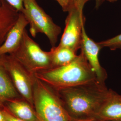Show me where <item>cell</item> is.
<instances>
[{
    "label": "cell",
    "instance_id": "cell-1",
    "mask_svg": "<svg viewBox=\"0 0 121 121\" xmlns=\"http://www.w3.org/2000/svg\"><path fill=\"white\" fill-rule=\"evenodd\" d=\"M108 90L105 84L95 81L56 91L69 116L79 120L95 118Z\"/></svg>",
    "mask_w": 121,
    "mask_h": 121
},
{
    "label": "cell",
    "instance_id": "cell-2",
    "mask_svg": "<svg viewBox=\"0 0 121 121\" xmlns=\"http://www.w3.org/2000/svg\"><path fill=\"white\" fill-rule=\"evenodd\" d=\"M34 75L55 90L98 81L94 70L81 52L67 65L40 71Z\"/></svg>",
    "mask_w": 121,
    "mask_h": 121
},
{
    "label": "cell",
    "instance_id": "cell-3",
    "mask_svg": "<svg viewBox=\"0 0 121 121\" xmlns=\"http://www.w3.org/2000/svg\"><path fill=\"white\" fill-rule=\"evenodd\" d=\"M33 92L35 111L40 121H73L56 90L35 76Z\"/></svg>",
    "mask_w": 121,
    "mask_h": 121
},
{
    "label": "cell",
    "instance_id": "cell-4",
    "mask_svg": "<svg viewBox=\"0 0 121 121\" xmlns=\"http://www.w3.org/2000/svg\"><path fill=\"white\" fill-rule=\"evenodd\" d=\"M9 55L32 74L52 68L50 51L43 50L39 44L29 36L26 30L19 47Z\"/></svg>",
    "mask_w": 121,
    "mask_h": 121
},
{
    "label": "cell",
    "instance_id": "cell-5",
    "mask_svg": "<svg viewBox=\"0 0 121 121\" xmlns=\"http://www.w3.org/2000/svg\"><path fill=\"white\" fill-rule=\"evenodd\" d=\"M22 13L30 25V32L35 37L39 33L45 35L52 47L55 46L61 29L39 6L36 0H24Z\"/></svg>",
    "mask_w": 121,
    "mask_h": 121
},
{
    "label": "cell",
    "instance_id": "cell-6",
    "mask_svg": "<svg viewBox=\"0 0 121 121\" xmlns=\"http://www.w3.org/2000/svg\"><path fill=\"white\" fill-rule=\"evenodd\" d=\"M83 0L75 1L65 21V27L58 45L69 48L77 52L80 49L83 28L85 21L83 9L86 3Z\"/></svg>",
    "mask_w": 121,
    "mask_h": 121
},
{
    "label": "cell",
    "instance_id": "cell-7",
    "mask_svg": "<svg viewBox=\"0 0 121 121\" xmlns=\"http://www.w3.org/2000/svg\"><path fill=\"white\" fill-rule=\"evenodd\" d=\"M0 61L11 78L17 91L30 104H33V84L35 76L9 54L0 56Z\"/></svg>",
    "mask_w": 121,
    "mask_h": 121
},
{
    "label": "cell",
    "instance_id": "cell-8",
    "mask_svg": "<svg viewBox=\"0 0 121 121\" xmlns=\"http://www.w3.org/2000/svg\"><path fill=\"white\" fill-rule=\"evenodd\" d=\"M102 49L98 42L90 38L87 35L84 26L83 28L81 52L83 54L91 67L95 73L98 82L105 84L108 75L105 69L99 63V54Z\"/></svg>",
    "mask_w": 121,
    "mask_h": 121
},
{
    "label": "cell",
    "instance_id": "cell-9",
    "mask_svg": "<svg viewBox=\"0 0 121 121\" xmlns=\"http://www.w3.org/2000/svg\"><path fill=\"white\" fill-rule=\"evenodd\" d=\"M28 24L23 14L20 12L17 22L9 31L4 42L0 46V56L11 54L17 49L21 43L26 26Z\"/></svg>",
    "mask_w": 121,
    "mask_h": 121
},
{
    "label": "cell",
    "instance_id": "cell-10",
    "mask_svg": "<svg viewBox=\"0 0 121 121\" xmlns=\"http://www.w3.org/2000/svg\"><path fill=\"white\" fill-rule=\"evenodd\" d=\"M95 118L99 121H121V95L109 89Z\"/></svg>",
    "mask_w": 121,
    "mask_h": 121
},
{
    "label": "cell",
    "instance_id": "cell-11",
    "mask_svg": "<svg viewBox=\"0 0 121 121\" xmlns=\"http://www.w3.org/2000/svg\"><path fill=\"white\" fill-rule=\"evenodd\" d=\"M19 13L6 0H0V46L4 42L9 31L17 22Z\"/></svg>",
    "mask_w": 121,
    "mask_h": 121
},
{
    "label": "cell",
    "instance_id": "cell-12",
    "mask_svg": "<svg viewBox=\"0 0 121 121\" xmlns=\"http://www.w3.org/2000/svg\"><path fill=\"white\" fill-rule=\"evenodd\" d=\"M50 52L52 68L67 65L78 56L76 52L73 50L59 45L52 47Z\"/></svg>",
    "mask_w": 121,
    "mask_h": 121
},
{
    "label": "cell",
    "instance_id": "cell-13",
    "mask_svg": "<svg viewBox=\"0 0 121 121\" xmlns=\"http://www.w3.org/2000/svg\"><path fill=\"white\" fill-rule=\"evenodd\" d=\"M8 107L16 117L25 121H41L35 111L29 104L23 101L13 100L9 102Z\"/></svg>",
    "mask_w": 121,
    "mask_h": 121
},
{
    "label": "cell",
    "instance_id": "cell-14",
    "mask_svg": "<svg viewBox=\"0 0 121 121\" xmlns=\"http://www.w3.org/2000/svg\"><path fill=\"white\" fill-rule=\"evenodd\" d=\"M17 92L9 74L0 61V100L15 98Z\"/></svg>",
    "mask_w": 121,
    "mask_h": 121
},
{
    "label": "cell",
    "instance_id": "cell-15",
    "mask_svg": "<svg viewBox=\"0 0 121 121\" xmlns=\"http://www.w3.org/2000/svg\"><path fill=\"white\" fill-rule=\"evenodd\" d=\"M98 43L102 48H108L111 50L121 49V34Z\"/></svg>",
    "mask_w": 121,
    "mask_h": 121
},
{
    "label": "cell",
    "instance_id": "cell-16",
    "mask_svg": "<svg viewBox=\"0 0 121 121\" xmlns=\"http://www.w3.org/2000/svg\"><path fill=\"white\" fill-rule=\"evenodd\" d=\"M64 12H68L73 7V0H56Z\"/></svg>",
    "mask_w": 121,
    "mask_h": 121
},
{
    "label": "cell",
    "instance_id": "cell-17",
    "mask_svg": "<svg viewBox=\"0 0 121 121\" xmlns=\"http://www.w3.org/2000/svg\"><path fill=\"white\" fill-rule=\"evenodd\" d=\"M6 1L19 12H22L23 11L24 0H6Z\"/></svg>",
    "mask_w": 121,
    "mask_h": 121
},
{
    "label": "cell",
    "instance_id": "cell-18",
    "mask_svg": "<svg viewBox=\"0 0 121 121\" xmlns=\"http://www.w3.org/2000/svg\"><path fill=\"white\" fill-rule=\"evenodd\" d=\"M77 0H73V4L74 3V2ZM85 1L86 2H87L88 1H89V0H83ZM95 7L96 8H98L99 6L103 4V3L104 1V0H95Z\"/></svg>",
    "mask_w": 121,
    "mask_h": 121
},
{
    "label": "cell",
    "instance_id": "cell-19",
    "mask_svg": "<svg viewBox=\"0 0 121 121\" xmlns=\"http://www.w3.org/2000/svg\"><path fill=\"white\" fill-rule=\"evenodd\" d=\"M73 121H99L96 118H91V119H79L76 120L73 119Z\"/></svg>",
    "mask_w": 121,
    "mask_h": 121
},
{
    "label": "cell",
    "instance_id": "cell-20",
    "mask_svg": "<svg viewBox=\"0 0 121 121\" xmlns=\"http://www.w3.org/2000/svg\"><path fill=\"white\" fill-rule=\"evenodd\" d=\"M0 121H6L5 117L3 112H0Z\"/></svg>",
    "mask_w": 121,
    "mask_h": 121
},
{
    "label": "cell",
    "instance_id": "cell-21",
    "mask_svg": "<svg viewBox=\"0 0 121 121\" xmlns=\"http://www.w3.org/2000/svg\"><path fill=\"white\" fill-rule=\"evenodd\" d=\"M107 0L110 2H114L117 1V0Z\"/></svg>",
    "mask_w": 121,
    "mask_h": 121
}]
</instances>
